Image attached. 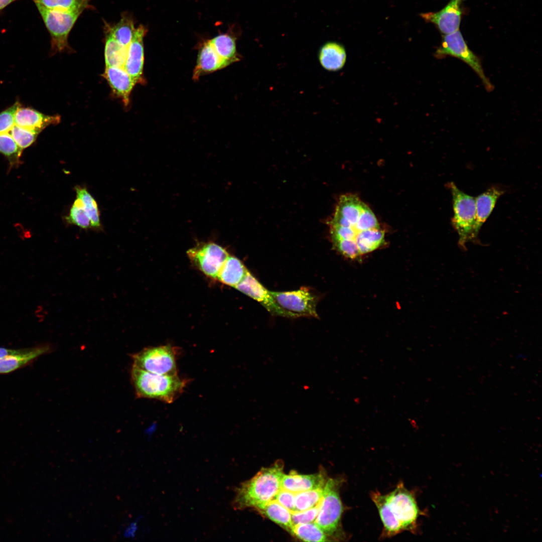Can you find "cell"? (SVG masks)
Here are the masks:
<instances>
[{
    "label": "cell",
    "instance_id": "obj_1",
    "mask_svg": "<svg viewBox=\"0 0 542 542\" xmlns=\"http://www.w3.org/2000/svg\"><path fill=\"white\" fill-rule=\"evenodd\" d=\"M333 246L351 259L371 252L385 241V232L371 209L352 194L339 199L329 221Z\"/></svg>",
    "mask_w": 542,
    "mask_h": 542
},
{
    "label": "cell",
    "instance_id": "obj_2",
    "mask_svg": "<svg viewBox=\"0 0 542 542\" xmlns=\"http://www.w3.org/2000/svg\"><path fill=\"white\" fill-rule=\"evenodd\" d=\"M283 468V462L277 461L269 467L262 468L252 478L242 483L236 489L234 509L252 507L257 510L274 500L282 489Z\"/></svg>",
    "mask_w": 542,
    "mask_h": 542
},
{
    "label": "cell",
    "instance_id": "obj_3",
    "mask_svg": "<svg viewBox=\"0 0 542 542\" xmlns=\"http://www.w3.org/2000/svg\"><path fill=\"white\" fill-rule=\"evenodd\" d=\"M131 378L138 397L153 398L170 403L183 391L187 381L178 375L151 373L132 365Z\"/></svg>",
    "mask_w": 542,
    "mask_h": 542
},
{
    "label": "cell",
    "instance_id": "obj_4",
    "mask_svg": "<svg viewBox=\"0 0 542 542\" xmlns=\"http://www.w3.org/2000/svg\"><path fill=\"white\" fill-rule=\"evenodd\" d=\"M453 201L454 215L452 224L458 235V244L466 250L469 242L479 243L476 230L475 199L459 190L453 182L448 184Z\"/></svg>",
    "mask_w": 542,
    "mask_h": 542
},
{
    "label": "cell",
    "instance_id": "obj_5",
    "mask_svg": "<svg viewBox=\"0 0 542 542\" xmlns=\"http://www.w3.org/2000/svg\"><path fill=\"white\" fill-rule=\"evenodd\" d=\"M341 481L328 478L324 486V493L319 502V511L314 521L328 536L332 538H344L341 530L343 505L339 489Z\"/></svg>",
    "mask_w": 542,
    "mask_h": 542
},
{
    "label": "cell",
    "instance_id": "obj_6",
    "mask_svg": "<svg viewBox=\"0 0 542 542\" xmlns=\"http://www.w3.org/2000/svg\"><path fill=\"white\" fill-rule=\"evenodd\" d=\"M273 307L270 313L288 318H318L317 297L306 288L288 292H271Z\"/></svg>",
    "mask_w": 542,
    "mask_h": 542
},
{
    "label": "cell",
    "instance_id": "obj_7",
    "mask_svg": "<svg viewBox=\"0 0 542 542\" xmlns=\"http://www.w3.org/2000/svg\"><path fill=\"white\" fill-rule=\"evenodd\" d=\"M51 38L53 53L69 49V34L79 16L85 10L62 11L47 9L36 5Z\"/></svg>",
    "mask_w": 542,
    "mask_h": 542
},
{
    "label": "cell",
    "instance_id": "obj_8",
    "mask_svg": "<svg viewBox=\"0 0 542 542\" xmlns=\"http://www.w3.org/2000/svg\"><path fill=\"white\" fill-rule=\"evenodd\" d=\"M434 55L438 59L450 56L460 59L477 74L487 91L493 89L492 84L484 74L481 60L468 47L459 30L443 35L441 44Z\"/></svg>",
    "mask_w": 542,
    "mask_h": 542
},
{
    "label": "cell",
    "instance_id": "obj_9",
    "mask_svg": "<svg viewBox=\"0 0 542 542\" xmlns=\"http://www.w3.org/2000/svg\"><path fill=\"white\" fill-rule=\"evenodd\" d=\"M176 353L169 345L147 348L132 356L133 365L153 373L177 375Z\"/></svg>",
    "mask_w": 542,
    "mask_h": 542
},
{
    "label": "cell",
    "instance_id": "obj_10",
    "mask_svg": "<svg viewBox=\"0 0 542 542\" xmlns=\"http://www.w3.org/2000/svg\"><path fill=\"white\" fill-rule=\"evenodd\" d=\"M385 495L392 514L402 530L414 532L417 528L418 517L421 512L414 494L400 482L394 490Z\"/></svg>",
    "mask_w": 542,
    "mask_h": 542
},
{
    "label": "cell",
    "instance_id": "obj_11",
    "mask_svg": "<svg viewBox=\"0 0 542 542\" xmlns=\"http://www.w3.org/2000/svg\"><path fill=\"white\" fill-rule=\"evenodd\" d=\"M187 254L193 264L201 272L216 280L229 255L225 248L213 242H200L188 249Z\"/></svg>",
    "mask_w": 542,
    "mask_h": 542
},
{
    "label": "cell",
    "instance_id": "obj_12",
    "mask_svg": "<svg viewBox=\"0 0 542 542\" xmlns=\"http://www.w3.org/2000/svg\"><path fill=\"white\" fill-rule=\"evenodd\" d=\"M465 0H450L447 5L437 12L421 14L426 21L435 24L443 35L459 30L463 13Z\"/></svg>",
    "mask_w": 542,
    "mask_h": 542
},
{
    "label": "cell",
    "instance_id": "obj_13",
    "mask_svg": "<svg viewBox=\"0 0 542 542\" xmlns=\"http://www.w3.org/2000/svg\"><path fill=\"white\" fill-rule=\"evenodd\" d=\"M146 33L142 25L135 29L132 41L127 47V56L123 66L136 84L144 81V38Z\"/></svg>",
    "mask_w": 542,
    "mask_h": 542
},
{
    "label": "cell",
    "instance_id": "obj_14",
    "mask_svg": "<svg viewBox=\"0 0 542 542\" xmlns=\"http://www.w3.org/2000/svg\"><path fill=\"white\" fill-rule=\"evenodd\" d=\"M60 121L59 115L44 114L30 107L23 106L20 103L15 115V124L40 133L50 125H55Z\"/></svg>",
    "mask_w": 542,
    "mask_h": 542
},
{
    "label": "cell",
    "instance_id": "obj_15",
    "mask_svg": "<svg viewBox=\"0 0 542 542\" xmlns=\"http://www.w3.org/2000/svg\"><path fill=\"white\" fill-rule=\"evenodd\" d=\"M50 345L44 344L24 348L19 353L0 359V374L10 373L32 363L39 356L49 353Z\"/></svg>",
    "mask_w": 542,
    "mask_h": 542
},
{
    "label": "cell",
    "instance_id": "obj_16",
    "mask_svg": "<svg viewBox=\"0 0 542 542\" xmlns=\"http://www.w3.org/2000/svg\"><path fill=\"white\" fill-rule=\"evenodd\" d=\"M102 76L112 92L127 106L130 93L136 84L123 67H105Z\"/></svg>",
    "mask_w": 542,
    "mask_h": 542
},
{
    "label": "cell",
    "instance_id": "obj_17",
    "mask_svg": "<svg viewBox=\"0 0 542 542\" xmlns=\"http://www.w3.org/2000/svg\"><path fill=\"white\" fill-rule=\"evenodd\" d=\"M328 478L322 471L313 474H299L292 471L289 474L283 476L282 488L293 493L316 489L323 487Z\"/></svg>",
    "mask_w": 542,
    "mask_h": 542
},
{
    "label": "cell",
    "instance_id": "obj_18",
    "mask_svg": "<svg viewBox=\"0 0 542 542\" xmlns=\"http://www.w3.org/2000/svg\"><path fill=\"white\" fill-rule=\"evenodd\" d=\"M229 65L219 57L208 41L203 45L199 53L193 79H197L202 75L220 70Z\"/></svg>",
    "mask_w": 542,
    "mask_h": 542
},
{
    "label": "cell",
    "instance_id": "obj_19",
    "mask_svg": "<svg viewBox=\"0 0 542 542\" xmlns=\"http://www.w3.org/2000/svg\"><path fill=\"white\" fill-rule=\"evenodd\" d=\"M502 188L493 186L475 199L476 230L479 233L483 223L492 212L498 199L505 193Z\"/></svg>",
    "mask_w": 542,
    "mask_h": 542
},
{
    "label": "cell",
    "instance_id": "obj_20",
    "mask_svg": "<svg viewBox=\"0 0 542 542\" xmlns=\"http://www.w3.org/2000/svg\"><path fill=\"white\" fill-rule=\"evenodd\" d=\"M234 288L259 302L271 312L273 301L270 291L266 290L248 271L241 281Z\"/></svg>",
    "mask_w": 542,
    "mask_h": 542
},
{
    "label": "cell",
    "instance_id": "obj_21",
    "mask_svg": "<svg viewBox=\"0 0 542 542\" xmlns=\"http://www.w3.org/2000/svg\"><path fill=\"white\" fill-rule=\"evenodd\" d=\"M371 498L377 508L383 523L382 535L390 537L403 531L400 523L392 514L385 495L378 491L373 492Z\"/></svg>",
    "mask_w": 542,
    "mask_h": 542
},
{
    "label": "cell",
    "instance_id": "obj_22",
    "mask_svg": "<svg viewBox=\"0 0 542 542\" xmlns=\"http://www.w3.org/2000/svg\"><path fill=\"white\" fill-rule=\"evenodd\" d=\"M322 66L328 71H335L342 68L346 59L344 48L340 44L330 42L324 44L319 54Z\"/></svg>",
    "mask_w": 542,
    "mask_h": 542
},
{
    "label": "cell",
    "instance_id": "obj_23",
    "mask_svg": "<svg viewBox=\"0 0 542 542\" xmlns=\"http://www.w3.org/2000/svg\"><path fill=\"white\" fill-rule=\"evenodd\" d=\"M248 271L238 258L229 254L223 264L216 280L225 285L234 288L241 281Z\"/></svg>",
    "mask_w": 542,
    "mask_h": 542
},
{
    "label": "cell",
    "instance_id": "obj_24",
    "mask_svg": "<svg viewBox=\"0 0 542 542\" xmlns=\"http://www.w3.org/2000/svg\"><path fill=\"white\" fill-rule=\"evenodd\" d=\"M127 47L116 41L105 29L104 59L105 67H123L127 56Z\"/></svg>",
    "mask_w": 542,
    "mask_h": 542
},
{
    "label": "cell",
    "instance_id": "obj_25",
    "mask_svg": "<svg viewBox=\"0 0 542 542\" xmlns=\"http://www.w3.org/2000/svg\"><path fill=\"white\" fill-rule=\"evenodd\" d=\"M257 510L265 517L291 532L294 523L291 511L274 499Z\"/></svg>",
    "mask_w": 542,
    "mask_h": 542
},
{
    "label": "cell",
    "instance_id": "obj_26",
    "mask_svg": "<svg viewBox=\"0 0 542 542\" xmlns=\"http://www.w3.org/2000/svg\"><path fill=\"white\" fill-rule=\"evenodd\" d=\"M209 41L219 57L229 65L239 60L235 40L231 36L222 34Z\"/></svg>",
    "mask_w": 542,
    "mask_h": 542
},
{
    "label": "cell",
    "instance_id": "obj_27",
    "mask_svg": "<svg viewBox=\"0 0 542 542\" xmlns=\"http://www.w3.org/2000/svg\"><path fill=\"white\" fill-rule=\"evenodd\" d=\"M76 198L81 200L83 207L91 222L93 229L99 230L101 228L100 212L96 200L85 187L76 186L75 187Z\"/></svg>",
    "mask_w": 542,
    "mask_h": 542
},
{
    "label": "cell",
    "instance_id": "obj_28",
    "mask_svg": "<svg viewBox=\"0 0 542 542\" xmlns=\"http://www.w3.org/2000/svg\"><path fill=\"white\" fill-rule=\"evenodd\" d=\"M114 39L122 46L128 47L133 38L135 29L132 20L127 16H123L115 25H107L105 28Z\"/></svg>",
    "mask_w": 542,
    "mask_h": 542
},
{
    "label": "cell",
    "instance_id": "obj_29",
    "mask_svg": "<svg viewBox=\"0 0 542 542\" xmlns=\"http://www.w3.org/2000/svg\"><path fill=\"white\" fill-rule=\"evenodd\" d=\"M23 151L9 132L0 133V154L8 161L10 168L20 165Z\"/></svg>",
    "mask_w": 542,
    "mask_h": 542
},
{
    "label": "cell",
    "instance_id": "obj_30",
    "mask_svg": "<svg viewBox=\"0 0 542 542\" xmlns=\"http://www.w3.org/2000/svg\"><path fill=\"white\" fill-rule=\"evenodd\" d=\"M290 533L305 541H326L328 536L314 522L294 524Z\"/></svg>",
    "mask_w": 542,
    "mask_h": 542
},
{
    "label": "cell",
    "instance_id": "obj_31",
    "mask_svg": "<svg viewBox=\"0 0 542 542\" xmlns=\"http://www.w3.org/2000/svg\"><path fill=\"white\" fill-rule=\"evenodd\" d=\"M324 486L295 493V511L305 510L316 506L324 495Z\"/></svg>",
    "mask_w": 542,
    "mask_h": 542
},
{
    "label": "cell",
    "instance_id": "obj_32",
    "mask_svg": "<svg viewBox=\"0 0 542 542\" xmlns=\"http://www.w3.org/2000/svg\"><path fill=\"white\" fill-rule=\"evenodd\" d=\"M36 5H41L50 10L70 11L79 9L85 10L88 7L90 0H33Z\"/></svg>",
    "mask_w": 542,
    "mask_h": 542
},
{
    "label": "cell",
    "instance_id": "obj_33",
    "mask_svg": "<svg viewBox=\"0 0 542 542\" xmlns=\"http://www.w3.org/2000/svg\"><path fill=\"white\" fill-rule=\"evenodd\" d=\"M65 220L69 224L76 225L82 229H86L91 227L90 220L83 207L82 202L77 198L72 205Z\"/></svg>",
    "mask_w": 542,
    "mask_h": 542
},
{
    "label": "cell",
    "instance_id": "obj_34",
    "mask_svg": "<svg viewBox=\"0 0 542 542\" xmlns=\"http://www.w3.org/2000/svg\"><path fill=\"white\" fill-rule=\"evenodd\" d=\"M14 141L23 150L33 145L40 133L14 124L9 131Z\"/></svg>",
    "mask_w": 542,
    "mask_h": 542
},
{
    "label": "cell",
    "instance_id": "obj_35",
    "mask_svg": "<svg viewBox=\"0 0 542 542\" xmlns=\"http://www.w3.org/2000/svg\"><path fill=\"white\" fill-rule=\"evenodd\" d=\"M20 103L19 101H16L0 112V133L9 132L14 126L15 113Z\"/></svg>",
    "mask_w": 542,
    "mask_h": 542
},
{
    "label": "cell",
    "instance_id": "obj_36",
    "mask_svg": "<svg viewBox=\"0 0 542 542\" xmlns=\"http://www.w3.org/2000/svg\"><path fill=\"white\" fill-rule=\"evenodd\" d=\"M319 503L315 506L302 511H291L294 524L314 522L319 511Z\"/></svg>",
    "mask_w": 542,
    "mask_h": 542
},
{
    "label": "cell",
    "instance_id": "obj_37",
    "mask_svg": "<svg viewBox=\"0 0 542 542\" xmlns=\"http://www.w3.org/2000/svg\"><path fill=\"white\" fill-rule=\"evenodd\" d=\"M274 499L291 511L296 510L295 493L282 488Z\"/></svg>",
    "mask_w": 542,
    "mask_h": 542
},
{
    "label": "cell",
    "instance_id": "obj_38",
    "mask_svg": "<svg viewBox=\"0 0 542 542\" xmlns=\"http://www.w3.org/2000/svg\"><path fill=\"white\" fill-rule=\"evenodd\" d=\"M24 348L22 349H10L5 347H0V359L7 356L14 354L22 352Z\"/></svg>",
    "mask_w": 542,
    "mask_h": 542
},
{
    "label": "cell",
    "instance_id": "obj_39",
    "mask_svg": "<svg viewBox=\"0 0 542 542\" xmlns=\"http://www.w3.org/2000/svg\"><path fill=\"white\" fill-rule=\"evenodd\" d=\"M135 526L134 523H132L126 527L124 532L125 537H129L133 536L135 531Z\"/></svg>",
    "mask_w": 542,
    "mask_h": 542
},
{
    "label": "cell",
    "instance_id": "obj_40",
    "mask_svg": "<svg viewBox=\"0 0 542 542\" xmlns=\"http://www.w3.org/2000/svg\"><path fill=\"white\" fill-rule=\"evenodd\" d=\"M15 1L17 0H0V11Z\"/></svg>",
    "mask_w": 542,
    "mask_h": 542
}]
</instances>
